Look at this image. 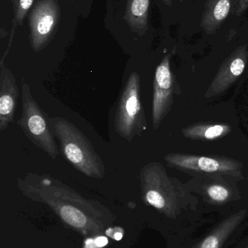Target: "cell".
Instances as JSON below:
<instances>
[{
    "mask_svg": "<svg viewBox=\"0 0 248 248\" xmlns=\"http://www.w3.org/2000/svg\"><path fill=\"white\" fill-rule=\"evenodd\" d=\"M248 8V0H239L237 3L235 14L237 16H240L246 11Z\"/></svg>",
    "mask_w": 248,
    "mask_h": 248,
    "instance_id": "17",
    "label": "cell"
},
{
    "mask_svg": "<svg viewBox=\"0 0 248 248\" xmlns=\"http://www.w3.org/2000/svg\"><path fill=\"white\" fill-rule=\"evenodd\" d=\"M114 238L116 240H120L122 238V234L120 232L116 233L114 236Z\"/></svg>",
    "mask_w": 248,
    "mask_h": 248,
    "instance_id": "19",
    "label": "cell"
},
{
    "mask_svg": "<svg viewBox=\"0 0 248 248\" xmlns=\"http://www.w3.org/2000/svg\"><path fill=\"white\" fill-rule=\"evenodd\" d=\"M246 211H240L223 221L209 235L192 248H221L226 240L240 225Z\"/></svg>",
    "mask_w": 248,
    "mask_h": 248,
    "instance_id": "11",
    "label": "cell"
},
{
    "mask_svg": "<svg viewBox=\"0 0 248 248\" xmlns=\"http://www.w3.org/2000/svg\"><path fill=\"white\" fill-rule=\"evenodd\" d=\"M184 0H181V1H183Z\"/></svg>",
    "mask_w": 248,
    "mask_h": 248,
    "instance_id": "22",
    "label": "cell"
},
{
    "mask_svg": "<svg viewBox=\"0 0 248 248\" xmlns=\"http://www.w3.org/2000/svg\"><path fill=\"white\" fill-rule=\"evenodd\" d=\"M19 97V89L13 73L0 63V131L7 129L14 122Z\"/></svg>",
    "mask_w": 248,
    "mask_h": 248,
    "instance_id": "9",
    "label": "cell"
},
{
    "mask_svg": "<svg viewBox=\"0 0 248 248\" xmlns=\"http://www.w3.org/2000/svg\"><path fill=\"white\" fill-rule=\"evenodd\" d=\"M116 133L128 141L141 137L147 129V118L141 98V78L131 73L118 100L115 117Z\"/></svg>",
    "mask_w": 248,
    "mask_h": 248,
    "instance_id": "3",
    "label": "cell"
},
{
    "mask_svg": "<svg viewBox=\"0 0 248 248\" xmlns=\"http://www.w3.org/2000/svg\"><path fill=\"white\" fill-rule=\"evenodd\" d=\"M21 89L22 113L17 125L36 147L55 159L60 153L50 125V118L33 98L29 84L22 81Z\"/></svg>",
    "mask_w": 248,
    "mask_h": 248,
    "instance_id": "4",
    "label": "cell"
},
{
    "mask_svg": "<svg viewBox=\"0 0 248 248\" xmlns=\"http://www.w3.org/2000/svg\"><path fill=\"white\" fill-rule=\"evenodd\" d=\"M175 93L174 78L170 69V55L157 67L153 84L152 124L157 130L171 110Z\"/></svg>",
    "mask_w": 248,
    "mask_h": 248,
    "instance_id": "7",
    "label": "cell"
},
{
    "mask_svg": "<svg viewBox=\"0 0 248 248\" xmlns=\"http://www.w3.org/2000/svg\"><path fill=\"white\" fill-rule=\"evenodd\" d=\"M166 5L171 6L172 3H173V0H162Z\"/></svg>",
    "mask_w": 248,
    "mask_h": 248,
    "instance_id": "21",
    "label": "cell"
},
{
    "mask_svg": "<svg viewBox=\"0 0 248 248\" xmlns=\"http://www.w3.org/2000/svg\"><path fill=\"white\" fill-rule=\"evenodd\" d=\"M10 1H11L12 4H13V8H14L15 11H16L17 3H18V0H10Z\"/></svg>",
    "mask_w": 248,
    "mask_h": 248,
    "instance_id": "20",
    "label": "cell"
},
{
    "mask_svg": "<svg viewBox=\"0 0 248 248\" xmlns=\"http://www.w3.org/2000/svg\"><path fill=\"white\" fill-rule=\"evenodd\" d=\"M33 1L34 0H18L15 15L14 23L21 26L29 9L33 5Z\"/></svg>",
    "mask_w": 248,
    "mask_h": 248,
    "instance_id": "16",
    "label": "cell"
},
{
    "mask_svg": "<svg viewBox=\"0 0 248 248\" xmlns=\"http://www.w3.org/2000/svg\"><path fill=\"white\" fill-rule=\"evenodd\" d=\"M140 181L144 199L154 208L170 217H175L183 198L180 184L167 175L158 162H151L140 170Z\"/></svg>",
    "mask_w": 248,
    "mask_h": 248,
    "instance_id": "2",
    "label": "cell"
},
{
    "mask_svg": "<svg viewBox=\"0 0 248 248\" xmlns=\"http://www.w3.org/2000/svg\"><path fill=\"white\" fill-rule=\"evenodd\" d=\"M231 131L227 124H197L182 129V134L186 138L207 141L224 137Z\"/></svg>",
    "mask_w": 248,
    "mask_h": 248,
    "instance_id": "13",
    "label": "cell"
},
{
    "mask_svg": "<svg viewBox=\"0 0 248 248\" xmlns=\"http://www.w3.org/2000/svg\"><path fill=\"white\" fill-rule=\"evenodd\" d=\"M49 122L66 160L76 170L88 177L103 178L106 167L103 160L84 133L64 118H50Z\"/></svg>",
    "mask_w": 248,
    "mask_h": 248,
    "instance_id": "1",
    "label": "cell"
},
{
    "mask_svg": "<svg viewBox=\"0 0 248 248\" xmlns=\"http://www.w3.org/2000/svg\"><path fill=\"white\" fill-rule=\"evenodd\" d=\"M205 192L208 198L215 202H225L230 199L231 191L222 182H213L207 185Z\"/></svg>",
    "mask_w": 248,
    "mask_h": 248,
    "instance_id": "15",
    "label": "cell"
},
{
    "mask_svg": "<svg viewBox=\"0 0 248 248\" xmlns=\"http://www.w3.org/2000/svg\"><path fill=\"white\" fill-rule=\"evenodd\" d=\"M234 0H207L200 21L202 30L208 33H215L228 17Z\"/></svg>",
    "mask_w": 248,
    "mask_h": 248,
    "instance_id": "10",
    "label": "cell"
},
{
    "mask_svg": "<svg viewBox=\"0 0 248 248\" xmlns=\"http://www.w3.org/2000/svg\"><path fill=\"white\" fill-rule=\"evenodd\" d=\"M170 167L187 173H195L214 179L241 177L243 164L227 157H205L191 155L170 153L165 157Z\"/></svg>",
    "mask_w": 248,
    "mask_h": 248,
    "instance_id": "5",
    "label": "cell"
},
{
    "mask_svg": "<svg viewBox=\"0 0 248 248\" xmlns=\"http://www.w3.org/2000/svg\"><path fill=\"white\" fill-rule=\"evenodd\" d=\"M61 18V8L57 0H39L29 17V40L33 52L48 46L55 34Z\"/></svg>",
    "mask_w": 248,
    "mask_h": 248,
    "instance_id": "6",
    "label": "cell"
},
{
    "mask_svg": "<svg viewBox=\"0 0 248 248\" xmlns=\"http://www.w3.org/2000/svg\"><path fill=\"white\" fill-rule=\"evenodd\" d=\"M150 0H127L125 21L131 30L143 36L149 27Z\"/></svg>",
    "mask_w": 248,
    "mask_h": 248,
    "instance_id": "12",
    "label": "cell"
},
{
    "mask_svg": "<svg viewBox=\"0 0 248 248\" xmlns=\"http://www.w3.org/2000/svg\"><path fill=\"white\" fill-rule=\"evenodd\" d=\"M248 58L246 45L237 48L221 65L206 93L207 97L224 93L243 74Z\"/></svg>",
    "mask_w": 248,
    "mask_h": 248,
    "instance_id": "8",
    "label": "cell"
},
{
    "mask_svg": "<svg viewBox=\"0 0 248 248\" xmlns=\"http://www.w3.org/2000/svg\"><path fill=\"white\" fill-rule=\"evenodd\" d=\"M60 214L63 219L73 227H83L87 222L84 214L73 205H63L60 208Z\"/></svg>",
    "mask_w": 248,
    "mask_h": 248,
    "instance_id": "14",
    "label": "cell"
},
{
    "mask_svg": "<svg viewBox=\"0 0 248 248\" xmlns=\"http://www.w3.org/2000/svg\"><path fill=\"white\" fill-rule=\"evenodd\" d=\"M95 246L98 248H102L108 244V240L105 237H99L95 240Z\"/></svg>",
    "mask_w": 248,
    "mask_h": 248,
    "instance_id": "18",
    "label": "cell"
}]
</instances>
